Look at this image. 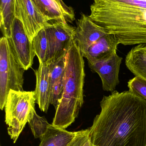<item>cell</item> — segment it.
<instances>
[{
	"instance_id": "obj_18",
	"label": "cell",
	"mask_w": 146,
	"mask_h": 146,
	"mask_svg": "<svg viewBox=\"0 0 146 146\" xmlns=\"http://www.w3.org/2000/svg\"><path fill=\"white\" fill-rule=\"evenodd\" d=\"M33 48L36 56L38 58L39 63L47 62L48 54V42L44 28L40 30L33 38Z\"/></svg>"
},
{
	"instance_id": "obj_4",
	"label": "cell",
	"mask_w": 146,
	"mask_h": 146,
	"mask_svg": "<svg viewBox=\"0 0 146 146\" xmlns=\"http://www.w3.org/2000/svg\"><path fill=\"white\" fill-rule=\"evenodd\" d=\"M36 103L35 91H9L4 107L5 122L14 143L36 112Z\"/></svg>"
},
{
	"instance_id": "obj_14",
	"label": "cell",
	"mask_w": 146,
	"mask_h": 146,
	"mask_svg": "<svg viewBox=\"0 0 146 146\" xmlns=\"http://www.w3.org/2000/svg\"><path fill=\"white\" fill-rule=\"evenodd\" d=\"M36 86L35 90L36 104L40 110L47 113L50 103L49 64L39 63L38 68L35 71Z\"/></svg>"
},
{
	"instance_id": "obj_3",
	"label": "cell",
	"mask_w": 146,
	"mask_h": 146,
	"mask_svg": "<svg viewBox=\"0 0 146 146\" xmlns=\"http://www.w3.org/2000/svg\"><path fill=\"white\" fill-rule=\"evenodd\" d=\"M79 47L73 40L66 56L64 88L61 101L52 124L61 128L69 127L78 117L84 104L85 61Z\"/></svg>"
},
{
	"instance_id": "obj_19",
	"label": "cell",
	"mask_w": 146,
	"mask_h": 146,
	"mask_svg": "<svg viewBox=\"0 0 146 146\" xmlns=\"http://www.w3.org/2000/svg\"><path fill=\"white\" fill-rule=\"evenodd\" d=\"M27 123L35 139H40L45 133L50 124L44 117L40 116L36 112Z\"/></svg>"
},
{
	"instance_id": "obj_17",
	"label": "cell",
	"mask_w": 146,
	"mask_h": 146,
	"mask_svg": "<svg viewBox=\"0 0 146 146\" xmlns=\"http://www.w3.org/2000/svg\"><path fill=\"white\" fill-rule=\"evenodd\" d=\"M15 0H1L0 4V28L3 36H11V27L14 15Z\"/></svg>"
},
{
	"instance_id": "obj_12",
	"label": "cell",
	"mask_w": 146,
	"mask_h": 146,
	"mask_svg": "<svg viewBox=\"0 0 146 146\" xmlns=\"http://www.w3.org/2000/svg\"><path fill=\"white\" fill-rule=\"evenodd\" d=\"M119 44L114 34L107 33L92 44L82 55L87 59L88 62L105 60L116 54Z\"/></svg>"
},
{
	"instance_id": "obj_20",
	"label": "cell",
	"mask_w": 146,
	"mask_h": 146,
	"mask_svg": "<svg viewBox=\"0 0 146 146\" xmlns=\"http://www.w3.org/2000/svg\"><path fill=\"white\" fill-rule=\"evenodd\" d=\"M129 91L146 100V80L135 76L128 82Z\"/></svg>"
},
{
	"instance_id": "obj_16",
	"label": "cell",
	"mask_w": 146,
	"mask_h": 146,
	"mask_svg": "<svg viewBox=\"0 0 146 146\" xmlns=\"http://www.w3.org/2000/svg\"><path fill=\"white\" fill-rule=\"evenodd\" d=\"M76 132H71L50 124L40 138L39 146H67L75 137Z\"/></svg>"
},
{
	"instance_id": "obj_11",
	"label": "cell",
	"mask_w": 146,
	"mask_h": 146,
	"mask_svg": "<svg viewBox=\"0 0 146 146\" xmlns=\"http://www.w3.org/2000/svg\"><path fill=\"white\" fill-rule=\"evenodd\" d=\"M40 13L49 21L64 24L72 23L75 20L73 8L63 0H31Z\"/></svg>"
},
{
	"instance_id": "obj_8",
	"label": "cell",
	"mask_w": 146,
	"mask_h": 146,
	"mask_svg": "<svg viewBox=\"0 0 146 146\" xmlns=\"http://www.w3.org/2000/svg\"><path fill=\"white\" fill-rule=\"evenodd\" d=\"M14 15L22 22L26 33L31 42L49 22L31 0H15Z\"/></svg>"
},
{
	"instance_id": "obj_7",
	"label": "cell",
	"mask_w": 146,
	"mask_h": 146,
	"mask_svg": "<svg viewBox=\"0 0 146 146\" xmlns=\"http://www.w3.org/2000/svg\"><path fill=\"white\" fill-rule=\"evenodd\" d=\"M7 38L17 60L25 71L28 70L31 67L36 54L22 22L17 18L14 19L11 36Z\"/></svg>"
},
{
	"instance_id": "obj_9",
	"label": "cell",
	"mask_w": 146,
	"mask_h": 146,
	"mask_svg": "<svg viewBox=\"0 0 146 146\" xmlns=\"http://www.w3.org/2000/svg\"><path fill=\"white\" fill-rule=\"evenodd\" d=\"M107 33L104 28L96 24L89 16L81 14L80 19L77 21L73 39L82 54Z\"/></svg>"
},
{
	"instance_id": "obj_1",
	"label": "cell",
	"mask_w": 146,
	"mask_h": 146,
	"mask_svg": "<svg viewBox=\"0 0 146 146\" xmlns=\"http://www.w3.org/2000/svg\"><path fill=\"white\" fill-rule=\"evenodd\" d=\"M89 128L93 146H146V100L129 90L104 96Z\"/></svg>"
},
{
	"instance_id": "obj_21",
	"label": "cell",
	"mask_w": 146,
	"mask_h": 146,
	"mask_svg": "<svg viewBox=\"0 0 146 146\" xmlns=\"http://www.w3.org/2000/svg\"><path fill=\"white\" fill-rule=\"evenodd\" d=\"M67 146H93L89 129L76 132L75 137Z\"/></svg>"
},
{
	"instance_id": "obj_13",
	"label": "cell",
	"mask_w": 146,
	"mask_h": 146,
	"mask_svg": "<svg viewBox=\"0 0 146 146\" xmlns=\"http://www.w3.org/2000/svg\"><path fill=\"white\" fill-rule=\"evenodd\" d=\"M66 56L49 64L50 103L55 107V110L62 98Z\"/></svg>"
},
{
	"instance_id": "obj_10",
	"label": "cell",
	"mask_w": 146,
	"mask_h": 146,
	"mask_svg": "<svg viewBox=\"0 0 146 146\" xmlns=\"http://www.w3.org/2000/svg\"><path fill=\"white\" fill-rule=\"evenodd\" d=\"M123 58L115 54L107 60L88 62L91 70L97 73L101 78L104 91L114 92L119 84L120 66Z\"/></svg>"
},
{
	"instance_id": "obj_2",
	"label": "cell",
	"mask_w": 146,
	"mask_h": 146,
	"mask_svg": "<svg viewBox=\"0 0 146 146\" xmlns=\"http://www.w3.org/2000/svg\"><path fill=\"white\" fill-rule=\"evenodd\" d=\"M89 17L120 44H146V0H93Z\"/></svg>"
},
{
	"instance_id": "obj_6",
	"label": "cell",
	"mask_w": 146,
	"mask_h": 146,
	"mask_svg": "<svg viewBox=\"0 0 146 146\" xmlns=\"http://www.w3.org/2000/svg\"><path fill=\"white\" fill-rule=\"evenodd\" d=\"M44 28L48 42L47 62L50 64L66 55L73 40L75 27L55 21L48 22Z\"/></svg>"
},
{
	"instance_id": "obj_5",
	"label": "cell",
	"mask_w": 146,
	"mask_h": 146,
	"mask_svg": "<svg viewBox=\"0 0 146 146\" xmlns=\"http://www.w3.org/2000/svg\"><path fill=\"white\" fill-rule=\"evenodd\" d=\"M25 70L21 66L14 54L7 38L0 40V109L5 107L10 90L23 91V75Z\"/></svg>"
},
{
	"instance_id": "obj_15",
	"label": "cell",
	"mask_w": 146,
	"mask_h": 146,
	"mask_svg": "<svg viewBox=\"0 0 146 146\" xmlns=\"http://www.w3.org/2000/svg\"><path fill=\"white\" fill-rule=\"evenodd\" d=\"M125 64L135 76L146 80V44L133 47L126 56Z\"/></svg>"
}]
</instances>
